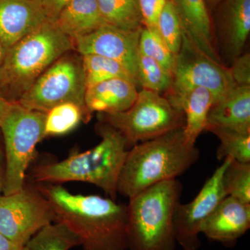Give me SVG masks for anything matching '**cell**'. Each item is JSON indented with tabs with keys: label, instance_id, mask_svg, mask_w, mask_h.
Segmentation results:
<instances>
[{
	"label": "cell",
	"instance_id": "cell-32",
	"mask_svg": "<svg viewBox=\"0 0 250 250\" xmlns=\"http://www.w3.org/2000/svg\"><path fill=\"white\" fill-rule=\"evenodd\" d=\"M49 22H55L62 9L71 0H36Z\"/></svg>",
	"mask_w": 250,
	"mask_h": 250
},
{
	"label": "cell",
	"instance_id": "cell-4",
	"mask_svg": "<svg viewBox=\"0 0 250 250\" xmlns=\"http://www.w3.org/2000/svg\"><path fill=\"white\" fill-rule=\"evenodd\" d=\"M72 50L71 39L54 23H44L6 49L0 65V94L9 103H18L54 62Z\"/></svg>",
	"mask_w": 250,
	"mask_h": 250
},
{
	"label": "cell",
	"instance_id": "cell-29",
	"mask_svg": "<svg viewBox=\"0 0 250 250\" xmlns=\"http://www.w3.org/2000/svg\"><path fill=\"white\" fill-rule=\"evenodd\" d=\"M156 29L174 55L180 50L184 30L178 13L172 1L167 0L158 18Z\"/></svg>",
	"mask_w": 250,
	"mask_h": 250
},
{
	"label": "cell",
	"instance_id": "cell-12",
	"mask_svg": "<svg viewBox=\"0 0 250 250\" xmlns=\"http://www.w3.org/2000/svg\"><path fill=\"white\" fill-rule=\"evenodd\" d=\"M141 29L125 31L105 24L90 34L72 41L74 50L82 56L95 54L113 59L122 64L136 80Z\"/></svg>",
	"mask_w": 250,
	"mask_h": 250
},
{
	"label": "cell",
	"instance_id": "cell-9",
	"mask_svg": "<svg viewBox=\"0 0 250 250\" xmlns=\"http://www.w3.org/2000/svg\"><path fill=\"white\" fill-rule=\"evenodd\" d=\"M53 223L52 207L35 187L0 195V233L20 246H26L38 231Z\"/></svg>",
	"mask_w": 250,
	"mask_h": 250
},
{
	"label": "cell",
	"instance_id": "cell-6",
	"mask_svg": "<svg viewBox=\"0 0 250 250\" xmlns=\"http://www.w3.org/2000/svg\"><path fill=\"white\" fill-rule=\"evenodd\" d=\"M46 113L11 103L0 121L6 149V171L3 195L24 187L26 172L35 159L36 146L45 139Z\"/></svg>",
	"mask_w": 250,
	"mask_h": 250
},
{
	"label": "cell",
	"instance_id": "cell-19",
	"mask_svg": "<svg viewBox=\"0 0 250 250\" xmlns=\"http://www.w3.org/2000/svg\"><path fill=\"white\" fill-rule=\"evenodd\" d=\"M166 98L174 107L183 112L184 137L188 144L195 146L199 136L205 130L215 97L205 88H195L177 95H167Z\"/></svg>",
	"mask_w": 250,
	"mask_h": 250
},
{
	"label": "cell",
	"instance_id": "cell-26",
	"mask_svg": "<svg viewBox=\"0 0 250 250\" xmlns=\"http://www.w3.org/2000/svg\"><path fill=\"white\" fill-rule=\"evenodd\" d=\"M223 186L227 196L250 204V163L230 159L223 172Z\"/></svg>",
	"mask_w": 250,
	"mask_h": 250
},
{
	"label": "cell",
	"instance_id": "cell-38",
	"mask_svg": "<svg viewBox=\"0 0 250 250\" xmlns=\"http://www.w3.org/2000/svg\"><path fill=\"white\" fill-rule=\"evenodd\" d=\"M22 250H29V248H27V246L24 247V248H23Z\"/></svg>",
	"mask_w": 250,
	"mask_h": 250
},
{
	"label": "cell",
	"instance_id": "cell-27",
	"mask_svg": "<svg viewBox=\"0 0 250 250\" xmlns=\"http://www.w3.org/2000/svg\"><path fill=\"white\" fill-rule=\"evenodd\" d=\"M209 131L215 134L220 141L216 153L219 161L230 158L238 162L250 163V134L218 129Z\"/></svg>",
	"mask_w": 250,
	"mask_h": 250
},
{
	"label": "cell",
	"instance_id": "cell-3",
	"mask_svg": "<svg viewBox=\"0 0 250 250\" xmlns=\"http://www.w3.org/2000/svg\"><path fill=\"white\" fill-rule=\"evenodd\" d=\"M199 157V149L187 142L183 129L140 143L128 149L118 193L129 199L155 184L177 179Z\"/></svg>",
	"mask_w": 250,
	"mask_h": 250
},
{
	"label": "cell",
	"instance_id": "cell-24",
	"mask_svg": "<svg viewBox=\"0 0 250 250\" xmlns=\"http://www.w3.org/2000/svg\"><path fill=\"white\" fill-rule=\"evenodd\" d=\"M29 250H70L81 246L80 238L62 223H53L41 229L26 245Z\"/></svg>",
	"mask_w": 250,
	"mask_h": 250
},
{
	"label": "cell",
	"instance_id": "cell-7",
	"mask_svg": "<svg viewBox=\"0 0 250 250\" xmlns=\"http://www.w3.org/2000/svg\"><path fill=\"white\" fill-rule=\"evenodd\" d=\"M98 116L99 121L109 125L123 135L128 149L185 126L183 112L161 94L145 89L139 91L134 103L126 111L98 113Z\"/></svg>",
	"mask_w": 250,
	"mask_h": 250
},
{
	"label": "cell",
	"instance_id": "cell-21",
	"mask_svg": "<svg viewBox=\"0 0 250 250\" xmlns=\"http://www.w3.org/2000/svg\"><path fill=\"white\" fill-rule=\"evenodd\" d=\"M106 24L125 31L142 29L143 21L137 0H96Z\"/></svg>",
	"mask_w": 250,
	"mask_h": 250
},
{
	"label": "cell",
	"instance_id": "cell-5",
	"mask_svg": "<svg viewBox=\"0 0 250 250\" xmlns=\"http://www.w3.org/2000/svg\"><path fill=\"white\" fill-rule=\"evenodd\" d=\"M182 190V183L172 179L129 198L126 205L128 250H175L174 216Z\"/></svg>",
	"mask_w": 250,
	"mask_h": 250
},
{
	"label": "cell",
	"instance_id": "cell-22",
	"mask_svg": "<svg viewBox=\"0 0 250 250\" xmlns=\"http://www.w3.org/2000/svg\"><path fill=\"white\" fill-rule=\"evenodd\" d=\"M82 58L86 88L116 78L126 79L139 85L132 75L113 59L95 54H85Z\"/></svg>",
	"mask_w": 250,
	"mask_h": 250
},
{
	"label": "cell",
	"instance_id": "cell-33",
	"mask_svg": "<svg viewBox=\"0 0 250 250\" xmlns=\"http://www.w3.org/2000/svg\"><path fill=\"white\" fill-rule=\"evenodd\" d=\"M24 247L20 246L0 233V250H22Z\"/></svg>",
	"mask_w": 250,
	"mask_h": 250
},
{
	"label": "cell",
	"instance_id": "cell-10",
	"mask_svg": "<svg viewBox=\"0 0 250 250\" xmlns=\"http://www.w3.org/2000/svg\"><path fill=\"white\" fill-rule=\"evenodd\" d=\"M173 83L170 95H177L195 88H205L215 101L237 85L229 67L204 53L184 34L180 50L175 55Z\"/></svg>",
	"mask_w": 250,
	"mask_h": 250
},
{
	"label": "cell",
	"instance_id": "cell-8",
	"mask_svg": "<svg viewBox=\"0 0 250 250\" xmlns=\"http://www.w3.org/2000/svg\"><path fill=\"white\" fill-rule=\"evenodd\" d=\"M85 90L82 56L69 52L54 62L18 103L45 113L62 104L75 103L91 115L85 104Z\"/></svg>",
	"mask_w": 250,
	"mask_h": 250
},
{
	"label": "cell",
	"instance_id": "cell-18",
	"mask_svg": "<svg viewBox=\"0 0 250 250\" xmlns=\"http://www.w3.org/2000/svg\"><path fill=\"white\" fill-rule=\"evenodd\" d=\"M138 85L126 79L116 78L100 82L86 88L85 104L88 112L98 113H121L132 106L139 91Z\"/></svg>",
	"mask_w": 250,
	"mask_h": 250
},
{
	"label": "cell",
	"instance_id": "cell-17",
	"mask_svg": "<svg viewBox=\"0 0 250 250\" xmlns=\"http://www.w3.org/2000/svg\"><path fill=\"white\" fill-rule=\"evenodd\" d=\"M178 13L184 33L204 53L222 62L213 37L208 8L205 0H170Z\"/></svg>",
	"mask_w": 250,
	"mask_h": 250
},
{
	"label": "cell",
	"instance_id": "cell-2",
	"mask_svg": "<svg viewBox=\"0 0 250 250\" xmlns=\"http://www.w3.org/2000/svg\"><path fill=\"white\" fill-rule=\"evenodd\" d=\"M96 129L102 141L95 147L73 153L64 160L36 166L32 170L34 182H85L100 188L108 197L116 200L118 180L127 154L126 142L119 131L104 122L99 121Z\"/></svg>",
	"mask_w": 250,
	"mask_h": 250
},
{
	"label": "cell",
	"instance_id": "cell-16",
	"mask_svg": "<svg viewBox=\"0 0 250 250\" xmlns=\"http://www.w3.org/2000/svg\"><path fill=\"white\" fill-rule=\"evenodd\" d=\"M219 34L225 55L232 62L243 54L250 33V0H223Z\"/></svg>",
	"mask_w": 250,
	"mask_h": 250
},
{
	"label": "cell",
	"instance_id": "cell-23",
	"mask_svg": "<svg viewBox=\"0 0 250 250\" xmlns=\"http://www.w3.org/2000/svg\"><path fill=\"white\" fill-rule=\"evenodd\" d=\"M91 115L75 103L62 104L46 113L45 137L70 132L82 121L88 122Z\"/></svg>",
	"mask_w": 250,
	"mask_h": 250
},
{
	"label": "cell",
	"instance_id": "cell-14",
	"mask_svg": "<svg viewBox=\"0 0 250 250\" xmlns=\"http://www.w3.org/2000/svg\"><path fill=\"white\" fill-rule=\"evenodd\" d=\"M47 21L36 0H0V42L6 49Z\"/></svg>",
	"mask_w": 250,
	"mask_h": 250
},
{
	"label": "cell",
	"instance_id": "cell-11",
	"mask_svg": "<svg viewBox=\"0 0 250 250\" xmlns=\"http://www.w3.org/2000/svg\"><path fill=\"white\" fill-rule=\"evenodd\" d=\"M230 158L223 160L191 202H179L174 216V233L177 244L184 250H198L202 246L200 235L202 226L219 202L227 196L223 186V174Z\"/></svg>",
	"mask_w": 250,
	"mask_h": 250
},
{
	"label": "cell",
	"instance_id": "cell-31",
	"mask_svg": "<svg viewBox=\"0 0 250 250\" xmlns=\"http://www.w3.org/2000/svg\"><path fill=\"white\" fill-rule=\"evenodd\" d=\"M231 76L237 85H250V55L242 54L231 62Z\"/></svg>",
	"mask_w": 250,
	"mask_h": 250
},
{
	"label": "cell",
	"instance_id": "cell-35",
	"mask_svg": "<svg viewBox=\"0 0 250 250\" xmlns=\"http://www.w3.org/2000/svg\"><path fill=\"white\" fill-rule=\"evenodd\" d=\"M4 183V174H3L1 165V155H0V192L3 191Z\"/></svg>",
	"mask_w": 250,
	"mask_h": 250
},
{
	"label": "cell",
	"instance_id": "cell-34",
	"mask_svg": "<svg viewBox=\"0 0 250 250\" xmlns=\"http://www.w3.org/2000/svg\"><path fill=\"white\" fill-rule=\"evenodd\" d=\"M11 104L0 94V121L6 114V111L11 106Z\"/></svg>",
	"mask_w": 250,
	"mask_h": 250
},
{
	"label": "cell",
	"instance_id": "cell-13",
	"mask_svg": "<svg viewBox=\"0 0 250 250\" xmlns=\"http://www.w3.org/2000/svg\"><path fill=\"white\" fill-rule=\"evenodd\" d=\"M250 229V204L224 197L202 226L201 233L210 241L233 248Z\"/></svg>",
	"mask_w": 250,
	"mask_h": 250
},
{
	"label": "cell",
	"instance_id": "cell-37",
	"mask_svg": "<svg viewBox=\"0 0 250 250\" xmlns=\"http://www.w3.org/2000/svg\"><path fill=\"white\" fill-rule=\"evenodd\" d=\"M6 52V49L4 48V46L1 45V42H0V65H1L3 60H4Z\"/></svg>",
	"mask_w": 250,
	"mask_h": 250
},
{
	"label": "cell",
	"instance_id": "cell-28",
	"mask_svg": "<svg viewBox=\"0 0 250 250\" xmlns=\"http://www.w3.org/2000/svg\"><path fill=\"white\" fill-rule=\"evenodd\" d=\"M139 50L173 72L175 55L163 40L156 28L143 27L140 34Z\"/></svg>",
	"mask_w": 250,
	"mask_h": 250
},
{
	"label": "cell",
	"instance_id": "cell-36",
	"mask_svg": "<svg viewBox=\"0 0 250 250\" xmlns=\"http://www.w3.org/2000/svg\"><path fill=\"white\" fill-rule=\"evenodd\" d=\"M223 1V0H205L206 4H207L208 8V6L213 8L218 4H220V3H221Z\"/></svg>",
	"mask_w": 250,
	"mask_h": 250
},
{
	"label": "cell",
	"instance_id": "cell-1",
	"mask_svg": "<svg viewBox=\"0 0 250 250\" xmlns=\"http://www.w3.org/2000/svg\"><path fill=\"white\" fill-rule=\"evenodd\" d=\"M34 187L52 207L54 223L75 233L83 250H128L126 205L109 197L73 194L62 184Z\"/></svg>",
	"mask_w": 250,
	"mask_h": 250
},
{
	"label": "cell",
	"instance_id": "cell-25",
	"mask_svg": "<svg viewBox=\"0 0 250 250\" xmlns=\"http://www.w3.org/2000/svg\"><path fill=\"white\" fill-rule=\"evenodd\" d=\"M136 81L142 89L161 94L172 88L173 75L159 62L139 52Z\"/></svg>",
	"mask_w": 250,
	"mask_h": 250
},
{
	"label": "cell",
	"instance_id": "cell-20",
	"mask_svg": "<svg viewBox=\"0 0 250 250\" xmlns=\"http://www.w3.org/2000/svg\"><path fill=\"white\" fill-rule=\"evenodd\" d=\"M55 25L72 41L106 24L96 0H71L57 16Z\"/></svg>",
	"mask_w": 250,
	"mask_h": 250
},
{
	"label": "cell",
	"instance_id": "cell-15",
	"mask_svg": "<svg viewBox=\"0 0 250 250\" xmlns=\"http://www.w3.org/2000/svg\"><path fill=\"white\" fill-rule=\"evenodd\" d=\"M215 129L250 134V85H234L215 100L205 130Z\"/></svg>",
	"mask_w": 250,
	"mask_h": 250
},
{
	"label": "cell",
	"instance_id": "cell-30",
	"mask_svg": "<svg viewBox=\"0 0 250 250\" xmlns=\"http://www.w3.org/2000/svg\"><path fill=\"white\" fill-rule=\"evenodd\" d=\"M167 0H137L143 27L156 28L158 18Z\"/></svg>",
	"mask_w": 250,
	"mask_h": 250
}]
</instances>
